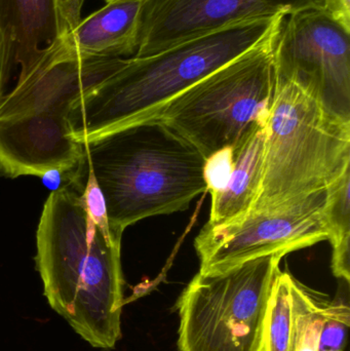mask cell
<instances>
[{
  "label": "cell",
  "instance_id": "cell-12",
  "mask_svg": "<svg viewBox=\"0 0 350 351\" xmlns=\"http://www.w3.org/2000/svg\"><path fill=\"white\" fill-rule=\"evenodd\" d=\"M143 0H115L82 19L65 36L42 51L51 59L134 57L138 49Z\"/></svg>",
  "mask_w": 350,
  "mask_h": 351
},
{
  "label": "cell",
  "instance_id": "cell-18",
  "mask_svg": "<svg viewBox=\"0 0 350 351\" xmlns=\"http://www.w3.org/2000/svg\"><path fill=\"white\" fill-rule=\"evenodd\" d=\"M349 322V305L343 302L327 304L326 315L318 336V351H343Z\"/></svg>",
  "mask_w": 350,
  "mask_h": 351
},
{
  "label": "cell",
  "instance_id": "cell-9",
  "mask_svg": "<svg viewBox=\"0 0 350 351\" xmlns=\"http://www.w3.org/2000/svg\"><path fill=\"white\" fill-rule=\"evenodd\" d=\"M324 10L323 0H143L135 57L154 55L226 27Z\"/></svg>",
  "mask_w": 350,
  "mask_h": 351
},
{
  "label": "cell",
  "instance_id": "cell-21",
  "mask_svg": "<svg viewBox=\"0 0 350 351\" xmlns=\"http://www.w3.org/2000/svg\"><path fill=\"white\" fill-rule=\"evenodd\" d=\"M14 61L12 41L0 27V101L5 95V86Z\"/></svg>",
  "mask_w": 350,
  "mask_h": 351
},
{
  "label": "cell",
  "instance_id": "cell-15",
  "mask_svg": "<svg viewBox=\"0 0 350 351\" xmlns=\"http://www.w3.org/2000/svg\"><path fill=\"white\" fill-rule=\"evenodd\" d=\"M299 282L279 270L267 305L259 351H297Z\"/></svg>",
  "mask_w": 350,
  "mask_h": 351
},
{
  "label": "cell",
  "instance_id": "cell-11",
  "mask_svg": "<svg viewBox=\"0 0 350 351\" xmlns=\"http://www.w3.org/2000/svg\"><path fill=\"white\" fill-rule=\"evenodd\" d=\"M84 158V144L70 131L68 117L37 113L0 119V174L43 177L73 172Z\"/></svg>",
  "mask_w": 350,
  "mask_h": 351
},
{
  "label": "cell",
  "instance_id": "cell-13",
  "mask_svg": "<svg viewBox=\"0 0 350 351\" xmlns=\"http://www.w3.org/2000/svg\"><path fill=\"white\" fill-rule=\"evenodd\" d=\"M0 27L24 71L59 38L55 0H0Z\"/></svg>",
  "mask_w": 350,
  "mask_h": 351
},
{
  "label": "cell",
  "instance_id": "cell-1",
  "mask_svg": "<svg viewBox=\"0 0 350 351\" xmlns=\"http://www.w3.org/2000/svg\"><path fill=\"white\" fill-rule=\"evenodd\" d=\"M36 266L49 306L92 348L113 350L121 335V235L109 226L98 188L49 194L36 234Z\"/></svg>",
  "mask_w": 350,
  "mask_h": 351
},
{
  "label": "cell",
  "instance_id": "cell-3",
  "mask_svg": "<svg viewBox=\"0 0 350 351\" xmlns=\"http://www.w3.org/2000/svg\"><path fill=\"white\" fill-rule=\"evenodd\" d=\"M82 162L102 196L109 226L121 237L144 219L188 210L207 191L205 158L158 119L86 142Z\"/></svg>",
  "mask_w": 350,
  "mask_h": 351
},
{
  "label": "cell",
  "instance_id": "cell-6",
  "mask_svg": "<svg viewBox=\"0 0 350 351\" xmlns=\"http://www.w3.org/2000/svg\"><path fill=\"white\" fill-rule=\"evenodd\" d=\"M283 256L201 274L177 301L179 351H259L267 305Z\"/></svg>",
  "mask_w": 350,
  "mask_h": 351
},
{
  "label": "cell",
  "instance_id": "cell-20",
  "mask_svg": "<svg viewBox=\"0 0 350 351\" xmlns=\"http://www.w3.org/2000/svg\"><path fill=\"white\" fill-rule=\"evenodd\" d=\"M84 1L86 0H55L59 38L71 32L79 24Z\"/></svg>",
  "mask_w": 350,
  "mask_h": 351
},
{
  "label": "cell",
  "instance_id": "cell-2",
  "mask_svg": "<svg viewBox=\"0 0 350 351\" xmlns=\"http://www.w3.org/2000/svg\"><path fill=\"white\" fill-rule=\"evenodd\" d=\"M286 16L246 21L125 65L76 101L68 114L76 141L86 143L115 130L156 119L193 84L275 38Z\"/></svg>",
  "mask_w": 350,
  "mask_h": 351
},
{
  "label": "cell",
  "instance_id": "cell-8",
  "mask_svg": "<svg viewBox=\"0 0 350 351\" xmlns=\"http://www.w3.org/2000/svg\"><path fill=\"white\" fill-rule=\"evenodd\" d=\"M277 76L310 90L350 119V32L324 10L284 19L273 45Z\"/></svg>",
  "mask_w": 350,
  "mask_h": 351
},
{
  "label": "cell",
  "instance_id": "cell-23",
  "mask_svg": "<svg viewBox=\"0 0 350 351\" xmlns=\"http://www.w3.org/2000/svg\"><path fill=\"white\" fill-rule=\"evenodd\" d=\"M105 1H106L107 3V2L115 1V0H105Z\"/></svg>",
  "mask_w": 350,
  "mask_h": 351
},
{
  "label": "cell",
  "instance_id": "cell-16",
  "mask_svg": "<svg viewBox=\"0 0 350 351\" xmlns=\"http://www.w3.org/2000/svg\"><path fill=\"white\" fill-rule=\"evenodd\" d=\"M350 171L327 190L328 241L332 245L331 267L337 278L350 282Z\"/></svg>",
  "mask_w": 350,
  "mask_h": 351
},
{
  "label": "cell",
  "instance_id": "cell-7",
  "mask_svg": "<svg viewBox=\"0 0 350 351\" xmlns=\"http://www.w3.org/2000/svg\"><path fill=\"white\" fill-rule=\"evenodd\" d=\"M327 191L273 208L250 210L225 224L205 223L195 241L201 274L226 271L245 262L328 241Z\"/></svg>",
  "mask_w": 350,
  "mask_h": 351
},
{
  "label": "cell",
  "instance_id": "cell-10",
  "mask_svg": "<svg viewBox=\"0 0 350 351\" xmlns=\"http://www.w3.org/2000/svg\"><path fill=\"white\" fill-rule=\"evenodd\" d=\"M127 58L51 59L40 53L18 74L16 86L0 101V119L37 113L69 114L86 93L121 69Z\"/></svg>",
  "mask_w": 350,
  "mask_h": 351
},
{
  "label": "cell",
  "instance_id": "cell-4",
  "mask_svg": "<svg viewBox=\"0 0 350 351\" xmlns=\"http://www.w3.org/2000/svg\"><path fill=\"white\" fill-rule=\"evenodd\" d=\"M264 132L262 179L251 210L326 192L350 171V119L292 80L277 76Z\"/></svg>",
  "mask_w": 350,
  "mask_h": 351
},
{
  "label": "cell",
  "instance_id": "cell-17",
  "mask_svg": "<svg viewBox=\"0 0 350 351\" xmlns=\"http://www.w3.org/2000/svg\"><path fill=\"white\" fill-rule=\"evenodd\" d=\"M297 351H318V336L326 315L327 303H322L304 289L297 288Z\"/></svg>",
  "mask_w": 350,
  "mask_h": 351
},
{
  "label": "cell",
  "instance_id": "cell-5",
  "mask_svg": "<svg viewBox=\"0 0 350 351\" xmlns=\"http://www.w3.org/2000/svg\"><path fill=\"white\" fill-rule=\"evenodd\" d=\"M275 37L193 84L156 119L205 160L244 143L265 127L271 110L277 86Z\"/></svg>",
  "mask_w": 350,
  "mask_h": 351
},
{
  "label": "cell",
  "instance_id": "cell-22",
  "mask_svg": "<svg viewBox=\"0 0 350 351\" xmlns=\"http://www.w3.org/2000/svg\"><path fill=\"white\" fill-rule=\"evenodd\" d=\"M324 10L350 32V0H323Z\"/></svg>",
  "mask_w": 350,
  "mask_h": 351
},
{
  "label": "cell",
  "instance_id": "cell-14",
  "mask_svg": "<svg viewBox=\"0 0 350 351\" xmlns=\"http://www.w3.org/2000/svg\"><path fill=\"white\" fill-rule=\"evenodd\" d=\"M264 142L263 127L244 143L232 147L234 164L232 175L223 189L211 194V210L207 223L225 224L250 212L262 179Z\"/></svg>",
  "mask_w": 350,
  "mask_h": 351
},
{
  "label": "cell",
  "instance_id": "cell-19",
  "mask_svg": "<svg viewBox=\"0 0 350 351\" xmlns=\"http://www.w3.org/2000/svg\"><path fill=\"white\" fill-rule=\"evenodd\" d=\"M234 164L232 148H225L205 160V179L207 191L210 194L216 193L225 187L232 175Z\"/></svg>",
  "mask_w": 350,
  "mask_h": 351
}]
</instances>
